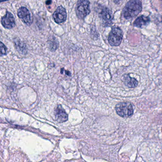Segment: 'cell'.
<instances>
[{
    "mask_svg": "<svg viewBox=\"0 0 162 162\" xmlns=\"http://www.w3.org/2000/svg\"><path fill=\"white\" fill-rule=\"evenodd\" d=\"M142 8V4L140 0H130L123 9V16L126 20L133 19L141 12Z\"/></svg>",
    "mask_w": 162,
    "mask_h": 162,
    "instance_id": "6da1fadb",
    "label": "cell"
},
{
    "mask_svg": "<svg viewBox=\"0 0 162 162\" xmlns=\"http://www.w3.org/2000/svg\"><path fill=\"white\" fill-rule=\"evenodd\" d=\"M115 111L118 115L122 118H129L134 113L133 105L129 102H121L115 105Z\"/></svg>",
    "mask_w": 162,
    "mask_h": 162,
    "instance_id": "7a4b0ae2",
    "label": "cell"
},
{
    "mask_svg": "<svg viewBox=\"0 0 162 162\" xmlns=\"http://www.w3.org/2000/svg\"><path fill=\"white\" fill-rule=\"evenodd\" d=\"M98 16L101 22L104 27L111 26L113 22L114 16L110 9L106 7L98 5Z\"/></svg>",
    "mask_w": 162,
    "mask_h": 162,
    "instance_id": "3957f363",
    "label": "cell"
},
{
    "mask_svg": "<svg viewBox=\"0 0 162 162\" xmlns=\"http://www.w3.org/2000/svg\"><path fill=\"white\" fill-rule=\"evenodd\" d=\"M75 11L78 19H84L89 15L91 11L89 0H78Z\"/></svg>",
    "mask_w": 162,
    "mask_h": 162,
    "instance_id": "277c9868",
    "label": "cell"
},
{
    "mask_svg": "<svg viewBox=\"0 0 162 162\" xmlns=\"http://www.w3.org/2000/svg\"><path fill=\"white\" fill-rule=\"evenodd\" d=\"M123 38V32L119 27L112 28L108 37V42L110 46L118 47L121 44Z\"/></svg>",
    "mask_w": 162,
    "mask_h": 162,
    "instance_id": "5b68a950",
    "label": "cell"
},
{
    "mask_svg": "<svg viewBox=\"0 0 162 162\" xmlns=\"http://www.w3.org/2000/svg\"><path fill=\"white\" fill-rule=\"evenodd\" d=\"M17 16L26 25L29 26L32 25L33 17L29 10L25 7H21L18 10Z\"/></svg>",
    "mask_w": 162,
    "mask_h": 162,
    "instance_id": "8992f818",
    "label": "cell"
},
{
    "mask_svg": "<svg viewBox=\"0 0 162 162\" xmlns=\"http://www.w3.org/2000/svg\"><path fill=\"white\" fill-rule=\"evenodd\" d=\"M52 17L54 22L57 24L64 22L67 18V13L65 8L62 6H58L52 15Z\"/></svg>",
    "mask_w": 162,
    "mask_h": 162,
    "instance_id": "52a82bcc",
    "label": "cell"
},
{
    "mask_svg": "<svg viewBox=\"0 0 162 162\" xmlns=\"http://www.w3.org/2000/svg\"><path fill=\"white\" fill-rule=\"evenodd\" d=\"M1 23L5 28L11 29L14 28L16 26V22L13 14L7 11L5 15L2 18Z\"/></svg>",
    "mask_w": 162,
    "mask_h": 162,
    "instance_id": "ba28073f",
    "label": "cell"
},
{
    "mask_svg": "<svg viewBox=\"0 0 162 162\" xmlns=\"http://www.w3.org/2000/svg\"><path fill=\"white\" fill-rule=\"evenodd\" d=\"M55 115L56 120L60 123L66 122L68 119V115L60 105H57L56 108Z\"/></svg>",
    "mask_w": 162,
    "mask_h": 162,
    "instance_id": "9c48e42d",
    "label": "cell"
},
{
    "mask_svg": "<svg viewBox=\"0 0 162 162\" xmlns=\"http://www.w3.org/2000/svg\"><path fill=\"white\" fill-rule=\"evenodd\" d=\"M124 84L129 88H135L138 86V82L134 78H132L129 74H124L121 78Z\"/></svg>",
    "mask_w": 162,
    "mask_h": 162,
    "instance_id": "30bf717a",
    "label": "cell"
},
{
    "mask_svg": "<svg viewBox=\"0 0 162 162\" xmlns=\"http://www.w3.org/2000/svg\"><path fill=\"white\" fill-rule=\"evenodd\" d=\"M150 21L151 20L149 17L143 15L136 19L133 22V25L136 27L142 28L148 25L150 23Z\"/></svg>",
    "mask_w": 162,
    "mask_h": 162,
    "instance_id": "8fae6325",
    "label": "cell"
},
{
    "mask_svg": "<svg viewBox=\"0 0 162 162\" xmlns=\"http://www.w3.org/2000/svg\"><path fill=\"white\" fill-rule=\"evenodd\" d=\"M13 42L15 48L19 53L22 55H26L27 53V47L24 42L17 38L14 39Z\"/></svg>",
    "mask_w": 162,
    "mask_h": 162,
    "instance_id": "7c38bea8",
    "label": "cell"
},
{
    "mask_svg": "<svg viewBox=\"0 0 162 162\" xmlns=\"http://www.w3.org/2000/svg\"><path fill=\"white\" fill-rule=\"evenodd\" d=\"M48 44L50 51H55L57 50L59 47V41L55 37L52 36L48 40Z\"/></svg>",
    "mask_w": 162,
    "mask_h": 162,
    "instance_id": "4fadbf2b",
    "label": "cell"
},
{
    "mask_svg": "<svg viewBox=\"0 0 162 162\" xmlns=\"http://www.w3.org/2000/svg\"><path fill=\"white\" fill-rule=\"evenodd\" d=\"M0 47H1V56H2L6 55L7 54V48L2 42H1Z\"/></svg>",
    "mask_w": 162,
    "mask_h": 162,
    "instance_id": "5bb4252c",
    "label": "cell"
},
{
    "mask_svg": "<svg viewBox=\"0 0 162 162\" xmlns=\"http://www.w3.org/2000/svg\"><path fill=\"white\" fill-rule=\"evenodd\" d=\"M113 1L115 5H119L122 1V0H113Z\"/></svg>",
    "mask_w": 162,
    "mask_h": 162,
    "instance_id": "9a60e30c",
    "label": "cell"
},
{
    "mask_svg": "<svg viewBox=\"0 0 162 162\" xmlns=\"http://www.w3.org/2000/svg\"><path fill=\"white\" fill-rule=\"evenodd\" d=\"M52 2V0H47L46 2H45V3H46V5H51Z\"/></svg>",
    "mask_w": 162,
    "mask_h": 162,
    "instance_id": "2e32d148",
    "label": "cell"
},
{
    "mask_svg": "<svg viewBox=\"0 0 162 162\" xmlns=\"http://www.w3.org/2000/svg\"><path fill=\"white\" fill-rule=\"evenodd\" d=\"M64 72L65 73H66V74L67 75V76H71V73L70 71H65V70H64Z\"/></svg>",
    "mask_w": 162,
    "mask_h": 162,
    "instance_id": "e0dca14e",
    "label": "cell"
},
{
    "mask_svg": "<svg viewBox=\"0 0 162 162\" xmlns=\"http://www.w3.org/2000/svg\"><path fill=\"white\" fill-rule=\"evenodd\" d=\"M10 0H1V2H4L9 1Z\"/></svg>",
    "mask_w": 162,
    "mask_h": 162,
    "instance_id": "ac0fdd59",
    "label": "cell"
},
{
    "mask_svg": "<svg viewBox=\"0 0 162 162\" xmlns=\"http://www.w3.org/2000/svg\"><path fill=\"white\" fill-rule=\"evenodd\" d=\"M161 130H162V129H161Z\"/></svg>",
    "mask_w": 162,
    "mask_h": 162,
    "instance_id": "d6986e66",
    "label": "cell"
},
{
    "mask_svg": "<svg viewBox=\"0 0 162 162\" xmlns=\"http://www.w3.org/2000/svg\"></svg>",
    "mask_w": 162,
    "mask_h": 162,
    "instance_id": "ffe728a7",
    "label": "cell"
}]
</instances>
